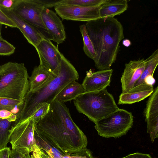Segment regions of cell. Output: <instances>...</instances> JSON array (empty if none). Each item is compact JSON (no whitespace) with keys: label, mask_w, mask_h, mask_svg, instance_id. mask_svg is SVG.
I'll use <instances>...</instances> for the list:
<instances>
[{"label":"cell","mask_w":158,"mask_h":158,"mask_svg":"<svg viewBox=\"0 0 158 158\" xmlns=\"http://www.w3.org/2000/svg\"><path fill=\"white\" fill-rule=\"evenodd\" d=\"M15 48L4 39H0V55L10 56L14 53Z\"/></svg>","instance_id":"25"},{"label":"cell","mask_w":158,"mask_h":158,"mask_svg":"<svg viewBox=\"0 0 158 158\" xmlns=\"http://www.w3.org/2000/svg\"><path fill=\"white\" fill-rule=\"evenodd\" d=\"M147 124V133L152 143L158 137V87L150 96L143 112Z\"/></svg>","instance_id":"12"},{"label":"cell","mask_w":158,"mask_h":158,"mask_svg":"<svg viewBox=\"0 0 158 158\" xmlns=\"http://www.w3.org/2000/svg\"><path fill=\"white\" fill-rule=\"evenodd\" d=\"M146 64L144 58L131 60L125 64L121 79L122 93L126 92L134 87L142 74Z\"/></svg>","instance_id":"14"},{"label":"cell","mask_w":158,"mask_h":158,"mask_svg":"<svg viewBox=\"0 0 158 158\" xmlns=\"http://www.w3.org/2000/svg\"><path fill=\"white\" fill-rule=\"evenodd\" d=\"M41 15L49 34V39L56 42L57 47L66 38L64 27L61 21L54 12L45 7Z\"/></svg>","instance_id":"11"},{"label":"cell","mask_w":158,"mask_h":158,"mask_svg":"<svg viewBox=\"0 0 158 158\" xmlns=\"http://www.w3.org/2000/svg\"><path fill=\"white\" fill-rule=\"evenodd\" d=\"M0 9L13 21L29 43L35 47L43 40L48 38L38 29L21 18L10 10Z\"/></svg>","instance_id":"13"},{"label":"cell","mask_w":158,"mask_h":158,"mask_svg":"<svg viewBox=\"0 0 158 158\" xmlns=\"http://www.w3.org/2000/svg\"><path fill=\"white\" fill-rule=\"evenodd\" d=\"M2 24L0 23V39H3V38L1 34V30L2 28Z\"/></svg>","instance_id":"37"},{"label":"cell","mask_w":158,"mask_h":158,"mask_svg":"<svg viewBox=\"0 0 158 158\" xmlns=\"http://www.w3.org/2000/svg\"><path fill=\"white\" fill-rule=\"evenodd\" d=\"M73 102L79 113L85 115L94 123L119 108L106 88L82 93L75 98Z\"/></svg>","instance_id":"4"},{"label":"cell","mask_w":158,"mask_h":158,"mask_svg":"<svg viewBox=\"0 0 158 158\" xmlns=\"http://www.w3.org/2000/svg\"><path fill=\"white\" fill-rule=\"evenodd\" d=\"M35 124L31 117L16 124H12L8 131V142L12 149H23L35 152L37 145L34 138Z\"/></svg>","instance_id":"7"},{"label":"cell","mask_w":158,"mask_h":158,"mask_svg":"<svg viewBox=\"0 0 158 158\" xmlns=\"http://www.w3.org/2000/svg\"><path fill=\"white\" fill-rule=\"evenodd\" d=\"M85 25L96 54L95 67L99 70L110 69L124 38L122 24L114 17H106L87 22Z\"/></svg>","instance_id":"2"},{"label":"cell","mask_w":158,"mask_h":158,"mask_svg":"<svg viewBox=\"0 0 158 158\" xmlns=\"http://www.w3.org/2000/svg\"><path fill=\"white\" fill-rule=\"evenodd\" d=\"M40 64L34 69L28 77L29 91H33L40 88L56 76L52 72L41 56L39 55Z\"/></svg>","instance_id":"16"},{"label":"cell","mask_w":158,"mask_h":158,"mask_svg":"<svg viewBox=\"0 0 158 158\" xmlns=\"http://www.w3.org/2000/svg\"><path fill=\"white\" fill-rule=\"evenodd\" d=\"M106 1V0H60L59 5L93 7L101 6Z\"/></svg>","instance_id":"22"},{"label":"cell","mask_w":158,"mask_h":158,"mask_svg":"<svg viewBox=\"0 0 158 158\" xmlns=\"http://www.w3.org/2000/svg\"><path fill=\"white\" fill-rule=\"evenodd\" d=\"M10 148V147H6L0 150V158H9Z\"/></svg>","instance_id":"34"},{"label":"cell","mask_w":158,"mask_h":158,"mask_svg":"<svg viewBox=\"0 0 158 158\" xmlns=\"http://www.w3.org/2000/svg\"><path fill=\"white\" fill-rule=\"evenodd\" d=\"M67 158H97L94 156L92 152L86 148L79 152L68 156Z\"/></svg>","instance_id":"27"},{"label":"cell","mask_w":158,"mask_h":158,"mask_svg":"<svg viewBox=\"0 0 158 158\" xmlns=\"http://www.w3.org/2000/svg\"><path fill=\"white\" fill-rule=\"evenodd\" d=\"M0 119H6L13 123L17 119V115L8 110H0Z\"/></svg>","instance_id":"28"},{"label":"cell","mask_w":158,"mask_h":158,"mask_svg":"<svg viewBox=\"0 0 158 158\" xmlns=\"http://www.w3.org/2000/svg\"><path fill=\"white\" fill-rule=\"evenodd\" d=\"M28 150L23 149H14L11 150L9 158H25Z\"/></svg>","instance_id":"29"},{"label":"cell","mask_w":158,"mask_h":158,"mask_svg":"<svg viewBox=\"0 0 158 158\" xmlns=\"http://www.w3.org/2000/svg\"><path fill=\"white\" fill-rule=\"evenodd\" d=\"M153 85L144 83L132 88L119 96L118 104H131L139 102L150 96L153 92Z\"/></svg>","instance_id":"17"},{"label":"cell","mask_w":158,"mask_h":158,"mask_svg":"<svg viewBox=\"0 0 158 158\" xmlns=\"http://www.w3.org/2000/svg\"><path fill=\"white\" fill-rule=\"evenodd\" d=\"M101 6L82 7L59 5L55 7L54 9L57 14L63 20L87 22L100 18L99 11Z\"/></svg>","instance_id":"9"},{"label":"cell","mask_w":158,"mask_h":158,"mask_svg":"<svg viewBox=\"0 0 158 158\" xmlns=\"http://www.w3.org/2000/svg\"><path fill=\"white\" fill-rule=\"evenodd\" d=\"M49 107L50 104H48L42 106L38 109L31 117L35 124L48 113Z\"/></svg>","instance_id":"26"},{"label":"cell","mask_w":158,"mask_h":158,"mask_svg":"<svg viewBox=\"0 0 158 158\" xmlns=\"http://www.w3.org/2000/svg\"><path fill=\"white\" fill-rule=\"evenodd\" d=\"M38 54L56 76L58 74L63 54L48 38L42 40L35 47Z\"/></svg>","instance_id":"10"},{"label":"cell","mask_w":158,"mask_h":158,"mask_svg":"<svg viewBox=\"0 0 158 158\" xmlns=\"http://www.w3.org/2000/svg\"><path fill=\"white\" fill-rule=\"evenodd\" d=\"M23 100H18L0 97V110H5L10 111L15 107L20 108Z\"/></svg>","instance_id":"24"},{"label":"cell","mask_w":158,"mask_h":158,"mask_svg":"<svg viewBox=\"0 0 158 158\" xmlns=\"http://www.w3.org/2000/svg\"><path fill=\"white\" fill-rule=\"evenodd\" d=\"M44 7L35 0H15L11 10L32 26L47 32L41 15Z\"/></svg>","instance_id":"8"},{"label":"cell","mask_w":158,"mask_h":158,"mask_svg":"<svg viewBox=\"0 0 158 158\" xmlns=\"http://www.w3.org/2000/svg\"><path fill=\"white\" fill-rule=\"evenodd\" d=\"M0 23L12 28H17L16 26L6 15L0 9Z\"/></svg>","instance_id":"30"},{"label":"cell","mask_w":158,"mask_h":158,"mask_svg":"<svg viewBox=\"0 0 158 158\" xmlns=\"http://www.w3.org/2000/svg\"><path fill=\"white\" fill-rule=\"evenodd\" d=\"M79 28L83 41V50L89 57L94 60L96 54L92 43L88 35L85 25L80 26Z\"/></svg>","instance_id":"21"},{"label":"cell","mask_w":158,"mask_h":158,"mask_svg":"<svg viewBox=\"0 0 158 158\" xmlns=\"http://www.w3.org/2000/svg\"><path fill=\"white\" fill-rule=\"evenodd\" d=\"M15 1L14 0H0V8L11 10Z\"/></svg>","instance_id":"32"},{"label":"cell","mask_w":158,"mask_h":158,"mask_svg":"<svg viewBox=\"0 0 158 158\" xmlns=\"http://www.w3.org/2000/svg\"><path fill=\"white\" fill-rule=\"evenodd\" d=\"M30 152L27 153L26 155L25 158H31V156L30 155Z\"/></svg>","instance_id":"38"},{"label":"cell","mask_w":158,"mask_h":158,"mask_svg":"<svg viewBox=\"0 0 158 158\" xmlns=\"http://www.w3.org/2000/svg\"><path fill=\"white\" fill-rule=\"evenodd\" d=\"M38 152L41 156L42 158H51L48 155L41 149L38 146L35 152Z\"/></svg>","instance_id":"35"},{"label":"cell","mask_w":158,"mask_h":158,"mask_svg":"<svg viewBox=\"0 0 158 158\" xmlns=\"http://www.w3.org/2000/svg\"><path fill=\"white\" fill-rule=\"evenodd\" d=\"M123 44L125 46L128 47L131 45V43L129 40L125 39L123 41Z\"/></svg>","instance_id":"36"},{"label":"cell","mask_w":158,"mask_h":158,"mask_svg":"<svg viewBox=\"0 0 158 158\" xmlns=\"http://www.w3.org/2000/svg\"><path fill=\"white\" fill-rule=\"evenodd\" d=\"M24 63L9 62L0 65V97L23 100L29 90Z\"/></svg>","instance_id":"5"},{"label":"cell","mask_w":158,"mask_h":158,"mask_svg":"<svg viewBox=\"0 0 158 158\" xmlns=\"http://www.w3.org/2000/svg\"><path fill=\"white\" fill-rule=\"evenodd\" d=\"M79 78L75 68L63 55L58 74L40 88L28 92L16 114V120L13 124H17L31 117L41 106L50 104L65 86L72 81L77 80Z\"/></svg>","instance_id":"3"},{"label":"cell","mask_w":158,"mask_h":158,"mask_svg":"<svg viewBox=\"0 0 158 158\" xmlns=\"http://www.w3.org/2000/svg\"><path fill=\"white\" fill-rule=\"evenodd\" d=\"M121 158H152V157L149 154L136 152L130 154L125 157Z\"/></svg>","instance_id":"33"},{"label":"cell","mask_w":158,"mask_h":158,"mask_svg":"<svg viewBox=\"0 0 158 158\" xmlns=\"http://www.w3.org/2000/svg\"><path fill=\"white\" fill-rule=\"evenodd\" d=\"M12 122L0 119V150L6 147L8 142V131Z\"/></svg>","instance_id":"23"},{"label":"cell","mask_w":158,"mask_h":158,"mask_svg":"<svg viewBox=\"0 0 158 158\" xmlns=\"http://www.w3.org/2000/svg\"><path fill=\"white\" fill-rule=\"evenodd\" d=\"M34 137L39 138L64 155H70L87 148L88 140L72 119L64 103L55 99L49 110L35 125Z\"/></svg>","instance_id":"1"},{"label":"cell","mask_w":158,"mask_h":158,"mask_svg":"<svg viewBox=\"0 0 158 158\" xmlns=\"http://www.w3.org/2000/svg\"><path fill=\"white\" fill-rule=\"evenodd\" d=\"M128 6L126 0H106L101 6L100 18H113L123 13L127 10Z\"/></svg>","instance_id":"18"},{"label":"cell","mask_w":158,"mask_h":158,"mask_svg":"<svg viewBox=\"0 0 158 158\" xmlns=\"http://www.w3.org/2000/svg\"><path fill=\"white\" fill-rule=\"evenodd\" d=\"M38 3L42 5L45 7L48 8L59 5L60 0H35Z\"/></svg>","instance_id":"31"},{"label":"cell","mask_w":158,"mask_h":158,"mask_svg":"<svg viewBox=\"0 0 158 158\" xmlns=\"http://www.w3.org/2000/svg\"><path fill=\"white\" fill-rule=\"evenodd\" d=\"M113 70L108 69L99 70L86 73L82 85L84 93L100 91L109 86Z\"/></svg>","instance_id":"15"},{"label":"cell","mask_w":158,"mask_h":158,"mask_svg":"<svg viewBox=\"0 0 158 158\" xmlns=\"http://www.w3.org/2000/svg\"><path fill=\"white\" fill-rule=\"evenodd\" d=\"M84 93L82 84L74 81L65 86L58 94L55 99L64 103L73 100L77 96Z\"/></svg>","instance_id":"20"},{"label":"cell","mask_w":158,"mask_h":158,"mask_svg":"<svg viewBox=\"0 0 158 158\" xmlns=\"http://www.w3.org/2000/svg\"><path fill=\"white\" fill-rule=\"evenodd\" d=\"M145 60L146 64L145 69L134 87L144 83L153 85L155 82L153 75L158 64V50H156Z\"/></svg>","instance_id":"19"},{"label":"cell","mask_w":158,"mask_h":158,"mask_svg":"<svg viewBox=\"0 0 158 158\" xmlns=\"http://www.w3.org/2000/svg\"><path fill=\"white\" fill-rule=\"evenodd\" d=\"M133 122L131 112L119 108L96 122L94 127L101 136L116 138L125 135L132 127Z\"/></svg>","instance_id":"6"}]
</instances>
